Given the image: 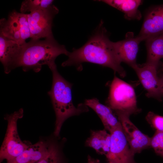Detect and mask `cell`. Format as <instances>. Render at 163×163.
<instances>
[{"mask_svg":"<svg viewBox=\"0 0 163 163\" xmlns=\"http://www.w3.org/2000/svg\"><path fill=\"white\" fill-rule=\"evenodd\" d=\"M158 67L146 62L141 65L137 64L133 68L146 90V96L160 100L162 94L160 78L157 74Z\"/></svg>","mask_w":163,"mask_h":163,"instance_id":"10","label":"cell"},{"mask_svg":"<svg viewBox=\"0 0 163 163\" xmlns=\"http://www.w3.org/2000/svg\"><path fill=\"white\" fill-rule=\"evenodd\" d=\"M111 135L105 129L90 131V136L85 142L86 146L92 148L98 154L106 155L109 151Z\"/></svg>","mask_w":163,"mask_h":163,"instance_id":"15","label":"cell"},{"mask_svg":"<svg viewBox=\"0 0 163 163\" xmlns=\"http://www.w3.org/2000/svg\"><path fill=\"white\" fill-rule=\"evenodd\" d=\"M69 52L54 37L43 40H33L24 44L14 61L13 69L21 67L24 72L30 70L40 72L42 66L50 69L56 65L55 60L61 54L67 56Z\"/></svg>","mask_w":163,"mask_h":163,"instance_id":"2","label":"cell"},{"mask_svg":"<svg viewBox=\"0 0 163 163\" xmlns=\"http://www.w3.org/2000/svg\"><path fill=\"white\" fill-rule=\"evenodd\" d=\"M84 103L97 113L106 130L110 131L120 124V121L113 110L109 106L101 103L97 98L86 99Z\"/></svg>","mask_w":163,"mask_h":163,"instance_id":"14","label":"cell"},{"mask_svg":"<svg viewBox=\"0 0 163 163\" xmlns=\"http://www.w3.org/2000/svg\"><path fill=\"white\" fill-rule=\"evenodd\" d=\"M66 139L57 137L47 155L38 163H68L63 152Z\"/></svg>","mask_w":163,"mask_h":163,"instance_id":"19","label":"cell"},{"mask_svg":"<svg viewBox=\"0 0 163 163\" xmlns=\"http://www.w3.org/2000/svg\"><path fill=\"white\" fill-rule=\"evenodd\" d=\"M107 103L113 111L131 115L140 111L137 106L133 88L116 76H114L110 86Z\"/></svg>","mask_w":163,"mask_h":163,"instance_id":"4","label":"cell"},{"mask_svg":"<svg viewBox=\"0 0 163 163\" xmlns=\"http://www.w3.org/2000/svg\"><path fill=\"white\" fill-rule=\"evenodd\" d=\"M122 11L125 18L129 20H140L142 17L138 8L142 2L140 0H105L101 1Z\"/></svg>","mask_w":163,"mask_h":163,"instance_id":"16","label":"cell"},{"mask_svg":"<svg viewBox=\"0 0 163 163\" xmlns=\"http://www.w3.org/2000/svg\"><path fill=\"white\" fill-rule=\"evenodd\" d=\"M145 41L147 54L146 62L158 66L160 60L163 58V33Z\"/></svg>","mask_w":163,"mask_h":163,"instance_id":"17","label":"cell"},{"mask_svg":"<svg viewBox=\"0 0 163 163\" xmlns=\"http://www.w3.org/2000/svg\"><path fill=\"white\" fill-rule=\"evenodd\" d=\"M0 34L19 45L25 43L21 40L18 24L12 12L9 14L8 19H1Z\"/></svg>","mask_w":163,"mask_h":163,"instance_id":"18","label":"cell"},{"mask_svg":"<svg viewBox=\"0 0 163 163\" xmlns=\"http://www.w3.org/2000/svg\"><path fill=\"white\" fill-rule=\"evenodd\" d=\"M23 44L19 45L0 34V60L5 73L8 74L13 69L14 61Z\"/></svg>","mask_w":163,"mask_h":163,"instance_id":"13","label":"cell"},{"mask_svg":"<svg viewBox=\"0 0 163 163\" xmlns=\"http://www.w3.org/2000/svg\"><path fill=\"white\" fill-rule=\"evenodd\" d=\"M11 12L18 24L21 40L23 43H25L27 39L31 38L27 14L19 13L15 11Z\"/></svg>","mask_w":163,"mask_h":163,"instance_id":"21","label":"cell"},{"mask_svg":"<svg viewBox=\"0 0 163 163\" xmlns=\"http://www.w3.org/2000/svg\"><path fill=\"white\" fill-rule=\"evenodd\" d=\"M52 73L51 89L48 92L55 111L56 120L53 134L60 137V133L63 123L69 118L88 112V107L84 103L76 107L72 97V84L66 80L59 73L56 66L50 69Z\"/></svg>","mask_w":163,"mask_h":163,"instance_id":"3","label":"cell"},{"mask_svg":"<svg viewBox=\"0 0 163 163\" xmlns=\"http://www.w3.org/2000/svg\"><path fill=\"white\" fill-rule=\"evenodd\" d=\"M24 115L22 108L10 114H6L4 119L7 121L6 131L0 150V162L6 160L7 162L16 158L27 147L30 142H23L18 134L17 122Z\"/></svg>","mask_w":163,"mask_h":163,"instance_id":"5","label":"cell"},{"mask_svg":"<svg viewBox=\"0 0 163 163\" xmlns=\"http://www.w3.org/2000/svg\"><path fill=\"white\" fill-rule=\"evenodd\" d=\"M103 24H100L83 46L69 52L68 59L62 63V66H75L79 70L82 69L83 63L90 62L110 68L122 77L125 76L126 72L121 65L114 42L109 39Z\"/></svg>","mask_w":163,"mask_h":163,"instance_id":"1","label":"cell"},{"mask_svg":"<svg viewBox=\"0 0 163 163\" xmlns=\"http://www.w3.org/2000/svg\"><path fill=\"white\" fill-rule=\"evenodd\" d=\"M163 33V4L155 6L146 14L138 35L145 40Z\"/></svg>","mask_w":163,"mask_h":163,"instance_id":"12","label":"cell"},{"mask_svg":"<svg viewBox=\"0 0 163 163\" xmlns=\"http://www.w3.org/2000/svg\"><path fill=\"white\" fill-rule=\"evenodd\" d=\"M59 11L57 7L53 5L48 8L35 10L27 14L31 40L53 37L52 21Z\"/></svg>","mask_w":163,"mask_h":163,"instance_id":"6","label":"cell"},{"mask_svg":"<svg viewBox=\"0 0 163 163\" xmlns=\"http://www.w3.org/2000/svg\"><path fill=\"white\" fill-rule=\"evenodd\" d=\"M109 152L105 155L111 163H136L130 149L122 126L112 131Z\"/></svg>","mask_w":163,"mask_h":163,"instance_id":"8","label":"cell"},{"mask_svg":"<svg viewBox=\"0 0 163 163\" xmlns=\"http://www.w3.org/2000/svg\"><path fill=\"white\" fill-rule=\"evenodd\" d=\"M52 0H26L22 2L20 11L25 14L27 12H31L40 9H46L53 5Z\"/></svg>","mask_w":163,"mask_h":163,"instance_id":"20","label":"cell"},{"mask_svg":"<svg viewBox=\"0 0 163 163\" xmlns=\"http://www.w3.org/2000/svg\"><path fill=\"white\" fill-rule=\"evenodd\" d=\"M150 147L157 155L163 157V132L155 131L151 138Z\"/></svg>","mask_w":163,"mask_h":163,"instance_id":"22","label":"cell"},{"mask_svg":"<svg viewBox=\"0 0 163 163\" xmlns=\"http://www.w3.org/2000/svg\"><path fill=\"white\" fill-rule=\"evenodd\" d=\"M142 41L141 37H135L133 32H128L124 40L114 42L116 51L121 62L126 63L132 68L136 66L139 44Z\"/></svg>","mask_w":163,"mask_h":163,"instance_id":"11","label":"cell"},{"mask_svg":"<svg viewBox=\"0 0 163 163\" xmlns=\"http://www.w3.org/2000/svg\"><path fill=\"white\" fill-rule=\"evenodd\" d=\"M114 112L121 124L130 149L134 155L150 147L151 138L142 132L130 121V114L118 111Z\"/></svg>","mask_w":163,"mask_h":163,"instance_id":"7","label":"cell"},{"mask_svg":"<svg viewBox=\"0 0 163 163\" xmlns=\"http://www.w3.org/2000/svg\"><path fill=\"white\" fill-rule=\"evenodd\" d=\"M146 119L151 127L156 131L163 132V116L150 112L147 114Z\"/></svg>","mask_w":163,"mask_h":163,"instance_id":"23","label":"cell"},{"mask_svg":"<svg viewBox=\"0 0 163 163\" xmlns=\"http://www.w3.org/2000/svg\"><path fill=\"white\" fill-rule=\"evenodd\" d=\"M160 78L161 85L162 96H163V73L162 76L161 77V78Z\"/></svg>","mask_w":163,"mask_h":163,"instance_id":"24","label":"cell"},{"mask_svg":"<svg viewBox=\"0 0 163 163\" xmlns=\"http://www.w3.org/2000/svg\"><path fill=\"white\" fill-rule=\"evenodd\" d=\"M57 137L53 133L40 138L35 144L30 142L21 154L6 163H38L48 154Z\"/></svg>","mask_w":163,"mask_h":163,"instance_id":"9","label":"cell"}]
</instances>
